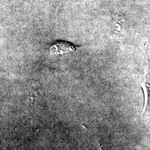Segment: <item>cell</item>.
Here are the masks:
<instances>
[{
	"label": "cell",
	"mask_w": 150,
	"mask_h": 150,
	"mask_svg": "<svg viewBox=\"0 0 150 150\" xmlns=\"http://www.w3.org/2000/svg\"><path fill=\"white\" fill-rule=\"evenodd\" d=\"M81 47L80 46L64 40L55 41L51 46L50 51L52 54L62 55L75 52Z\"/></svg>",
	"instance_id": "cell-1"
},
{
	"label": "cell",
	"mask_w": 150,
	"mask_h": 150,
	"mask_svg": "<svg viewBox=\"0 0 150 150\" xmlns=\"http://www.w3.org/2000/svg\"><path fill=\"white\" fill-rule=\"evenodd\" d=\"M100 149H101V150H104V149L102 147V146L101 145L100 146Z\"/></svg>",
	"instance_id": "cell-2"
}]
</instances>
